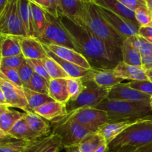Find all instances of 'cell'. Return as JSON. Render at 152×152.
I'll return each instance as SVG.
<instances>
[{"label": "cell", "mask_w": 152, "mask_h": 152, "mask_svg": "<svg viewBox=\"0 0 152 152\" xmlns=\"http://www.w3.org/2000/svg\"><path fill=\"white\" fill-rule=\"evenodd\" d=\"M0 35L28 37L19 13V0H9L0 13Z\"/></svg>", "instance_id": "7"}, {"label": "cell", "mask_w": 152, "mask_h": 152, "mask_svg": "<svg viewBox=\"0 0 152 152\" xmlns=\"http://www.w3.org/2000/svg\"><path fill=\"white\" fill-rule=\"evenodd\" d=\"M25 113L8 108L5 112L0 115V129L7 134L12 127L20 119L25 117Z\"/></svg>", "instance_id": "30"}, {"label": "cell", "mask_w": 152, "mask_h": 152, "mask_svg": "<svg viewBox=\"0 0 152 152\" xmlns=\"http://www.w3.org/2000/svg\"><path fill=\"white\" fill-rule=\"evenodd\" d=\"M122 61L128 65L142 68V60L141 53L129 39L124 40L121 47Z\"/></svg>", "instance_id": "25"}, {"label": "cell", "mask_w": 152, "mask_h": 152, "mask_svg": "<svg viewBox=\"0 0 152 152\" xmlns=\"http://www.w3.org/2000/svg\"><path fill=\"white\" fill-rule=\"evenodd\" d=\"M151 25H152V22H151Z\"/></svg>", "instance_id": "62"}, {"label": "cell", "mask_w": 152, "mask_h": 152, "mask_svg": "<svg viewBox=\"0 0 152 152\" xmlns=\"http://www.w3.org/2000/svg\"><path fill=\"white\" fill-rule=\"evenodd\" d=\"M150 106H151L152 109V96H151V98H150Z\"/></svg>", "instance_id": "60"}, {"label": "cell", "mask_w": 152, "mask_h": 152, "mask_svg": "<svg viewBox=\"0 0 152 152\" xmlns=\"http://www.w3.org/2000/svg\"><path fill=\"white\" fill-rule=\"evenodd\" d=\"M25 119L29 129L37 138L46 136L51 133L50 122L35 112L25 113Z\"/></svg>", "instance_id": "19"}, {"label": "cell", "mask_w": 152, "mask_h": 152, "mask_svg": "<svg viewBox=\"0 0 152 152\" xmlns=\"http://www.w3.org/2000/svg\"><path fill=\"white\" fill-rule=\"evenodd\" d=\"M140 152H152V143L142 146L141 148Z\"/></svg>", "instance_id": "52"}, {"label": "cell", "mask_w": 152, "mask_h": 152, "mask_svg": "<svg viewBox=\"0 0 152 152\" xmlns=\"http://www.w3.org/2000/svg\"><path fill=\"white\" fill-rule=\"evenodd\" d=\"M25 59V58L24 57L22 53L16 55V56L2 57L1 60V63H0V66H4L18 70Z\"/></svg>", "instance_id": "40"}, {"label": "cell", "mask_w": 152, "mask_h": 152, "mask_svg": "<svg viewBox=\"0 0 152 152\" xmlns=\"http://www.w3.org/2000/svg\"><path fill=\"white\" fill-rule=\"evenodd\" d=\"M95 108L105 111L109 117V122L142 118L152 114L150 100L126 101L105 99Z\"/></svg>", "instance_id": "3"}, {"label": "cell", "mask_w": 152, "mask_h": 152, "mask_svg": "<svg viewBox=\"0 0 152 152\" xmlns=\"http://www.w3.org/2000/svg\"><path fill=\"white\" fill-rule=\"evenodd\" d=\"M25 88L38 93L48 95L49 81L42 76L34 73L28 86Z\"/></svg>", "instance_id": "34"}, {"label": "cell", "mask_w": 152, "mask_h": 152, "mask_svg": "<svg viewBox=\"0 0 152 152\" xmlns=\"http://www.w3.org/2000/svg\"><path fill=\"white\" fill-rule=\"evenodd\" d=\"M43 46L45 49L48 56L51 58V59H53V60L56 61L71 78H83V77H86L91 70L85 69V68H82L79 65L68 62V61L56 56L54 53H53L51 50H49L45 45H43Z\"/></svg>", "instance_id": "23"}, {"label": "cell", "mask_w": 152, "mask_h": 152, "mask_svg": "<svg viewBox=\"0 0 152 152\" xmlns=\"http://www.w3.org/2000/svg\"><path fill=\"white\" fill-rule=\"evenodd\" d=\"M46 16L47 25L42 35L37 39L45 45L64 46L75 50L71 36L64 28L59 18L54 17L47 12Z\"/></svg>", "instance_id": "8"}, {"label": "cell", "mask_w": 152, "mask_h": 152, "mask_svg": "<svg viewBox=\"0 0 152 152\" xmlns=\"http://www.w3.org/2000/svg\"><path fill=\"white\" fill-rule=\"evenodd\" d=\"M8 108L9 107L6 106V105H0V115L4 112H5Z\"/></svg>", "instance_id": "55"}, {"label": "cell", "mask_w": 152, "mask_h": 152, "mask_svg": "<svg viewBox=\"0 0 152 152\" xmlns=\"http://www.w3.org/2000/svg\"><path fill=\"white\" fill-rule=\"evenodd\" d=\"M0 87L4 93L6 104L9 108H17L25 113L31 112L23 87L10 82L1 72Z\"/></svg>", "instance_id": "10"}, {"label": "cell", "mask_w": 152, "mask_h": 152, "mask_svg": "<svg viewBox=\"0 0 152 152\" xmlns=\"http://www.w3.org/2000/svg\"><path fill=\"white\" fill-rule=\"evenodd\" d=\"M27 61H28L30 66L32 68L34 73L42 76V77L45 78L48 81L51 80L50 77H49L48 74L47 73V71H46L42 59H27Z\"/></svg>", "instance_id": "42"}, {"label": "cell", "mask_w": 152, "mask_h": 152, "mask_svg": "<svg viewBox=\"0 0 152 152\" xmlns=\"http://www.w3.org/2000/svg\"><path fill=\"white\" fill-rule=\"evenodd\" d=\"M29 1L41 7L46 12H48V10L49 4L48 0H29Z\"/></svg>", "instance_id": "47"}, {"label": "cell", "mask_w": 152, "mask_h": 152, "mask_svg": "<svg viewBox=\"0 0 152 152\" xmlns=\"http://www.w3.org/2000/svg\"><path fill=\"white\" fill-rule=\"evenodd\" d=\"M61 13L71 19L76 24L81 23L83 2L80 0H59Z\"/></svg>", "instance_id": "24"}, {"label": "cell", "mask_w": 152, "mask_h": 152, "mask_svg": "<svg viewBox=\"0 0 152 152\" xmlns=\"http://www.w3.org/2000/svg\"><path fill=\"white\" fill-rule=\"evenodd\" d=\"M146 5L148 8L152 11V0H145Z\"/></svg>", "instance_id": "56"}, {"label": "cell", "mask_w": 152, "mask_h": 152, "mask_svg": "<svg viewBox=\"0 0 152 152\" xmlns=\"http://www.w3.org/2000/svg\"><path fill=\"white\" fill-rule=\"evenodd\" d=\"M42 61L45 68L46 71L48 74L50 79L69 78V76L62 69V67L56 61L53 60L50 57H49L48 56L47 57L44 58L43 59H42Z\"/></svg>", "instance_id": "32"}, {"label": "cell", "mask_w": 152, "mask_h": 152, "mask_svg": "<svg viewBox=\"0 0 152 152\" xmlns=\"http://www.w3.org/2000/svg\"><path fill=\"white\" fill-rule=\"evenodd\" d=\"M0 72L10 82L20 86V87H24L23 83H22V80L19 77L17 69L7 68V67L4 66H0Z\"/></svg>", "instance_id": "41"}, {"label": "cell", "mask_w": 152, "mask_h": 152, "mask_svg": "<svg viewBox=\"0 0 152 152\" xmlns=\"http://www.w3.org/2000/svg\"><path fill=\"white\" fill-rule=\"evenodd\" d=\"M32 140H17L0 147V152H25Z\"/></svg>", "instance_id": "37"}, {"label": "cell", "mask_w": 152, "mask_h": 152, "mask_svg": "<svg viewBox=\"0 0 152 152\" xmlns=\"http://www.w3.org/2000/svg\"><path fill=\"white\" fill-rule=\"evenodd\" d=\"M9 137V135L7 134L4 131H2L1 129H0V138H4V137Z\"/></svg>", "instance_id": "57"}, {"label": "cell", "mask_w": 152, "mask_h": 152, "mask_svg": "<svg viewBox=\"0 0 152 152\" xmlns=\"http://www.w3.org/2000/svg\"><path fill=\"white\" fill-rule=\"evenodd\" d=\"M62 148L60 137L51 132L31 141L25 152H59Z\"/></svg>", "instance_id": "14"}, {"label": "cell", "mask_w": 152, "mask_h": 152, "mask_svg": "<svg viewBox=\"0 0 152 152\" xmlns=\"http://www.w3.org/2000/svg\"><path fill=\"white\" fill-rule=\"evenodd\" d=\"M95 152H111V150H110L109 145L107 143L106 141L104 140L102 142V143L99 145V146L98 147L97 149L95 151Z\"/></svg>", "instance_id": "48"}, {"label": "cell", "mask_w": 152, "mask_h": 152, "mask_svg": "<svg viewBox=\"0 0 152 152\" xmlns=\"http://www.w3.org/2000/svg\"><path fill=\"white\" fill-rule=\"evenodd\" d=\"M92 3L112 11L113 13L122 16L126 20L140 26L135 19L134 11L126 7L118 0H92Z\"/></svg>", "instance_id": "20"}, {"label": "cell", "mask_w": 152, "mask_h": 152, "mask_svg": "<svg viewBox=\"0 0 152 152\" xmlns=\"http://www.w3.org/2000/svg\"><path fill=\"white\" fill-rule=\"evenodd\" d=\"M18 73H19V77H20L22 83H23L24 87H27L28 83L31 81L34 72L33 71L32 68L28 64L26 59L24 60V62H22L21 66L18 69Z\"/></svg>", "instance_id": "38"}, {"label": "cell", "mask_w": 152, "mask_h": 152, "mask_svg": "<svg viewBox=\"0 0 152 152\" xmlns=\"http://www.w3.org/2000/svg\"><path fill=\"white\" fill-rule=\"evenodd\" d=\"M49 4V8L47 13H50L56 18H59V14L61 13L60 4L59 0H48Z\"/></svg>", "instance_id": "44"}, {"label": "cell", "mask_w": 152, "mask_h": 152, "mask_svg": "<svg viewBox=\"0 0 152 152\" xmlns=\"http://www.w3.org/2000/svg\"><path fill=\"white\" fill-rule=\"evenodd\" d=\"M135 19L140 27L151 25L152 22V11L147 6H143L134 11Z\"/></svg>", "instance_id": "36"}, {"label": "cell", "mask_w": 152, "mask_h": 152, "mask_svg": "<svg viewBox=\"0 0 152 152\" xmlns=\"http://www.w3.org/2000/svg\"><path fill=\"white\" fill-rule=\"evenodd\" d=\"M138 34L152 44V25L140 27Z\"/></svg>", "instance_id": "45"}, {"label": "cell", "mask_w": 152, "mask_h": 152, "mask_svg": "<svg viewBox=\"0 0 152 152\" xmlns=\"http://www.w3.org/2000/svg\"><path fill=\"white\" fill-rule=\"evenodd\" d=\"M0 103H1V105H6V106H7V104H6V101H5V98H4V93H3L1 87H0Z\"/></svg>", "instance_id": "51"}, {"label": "cell", "mask_w": 152, "mask_h": 152, "mask_svg": "<svg viewBox=\"0 0 152 152\" xmlns=\"http://www.w3.org/2000/svg\"><path fill=\"white\" fill-rule=\"evenodd\" d=\"M89 77L98 86L104 88H111L120 84L123 80L116 77L113 69H93L89 73Z\"/></svg>", "instance_id": "21"}, {"label": "cell", "mask_w": 152, "mask_h": 152, "mask_svg": "<svg viewBox=\"0 0 152 152\" xmlns=\"http://www.w3.org/2000/svg\"><path fill=\"white\" fill-rule=\"evenodd\" d=\"M17 140L15 138L11 137H4V138H0V147L3 146L4 145H7V144L10 143V142H14V141Z\"/></svg>", "instance_id": "49"}, {"label": "cell", "mask_w": 152, "mask_h": 152, "mask_svg": "<svg viewBox=\"0 0 152 152\" xmlns=\"http://www.w3.org/2000/svg\"><path fill=\"white\" fill-rule=\"evenodd\" d=\"M151 96L132 88L128 83H121L110 88L107 99L126 101L150 100Z\"/></svg>", "instance_id": "13"}, {"label": "cell", "mask_w": 152, "mask_h": 152, "mask_svg": "<svg viewBox=\"0 0 152 152\" xmlns=\"http://www.w3.org/2000/svg\"><path fill=\"white\" fill-rule=\"evenodd\" d=\"M36 114L42 117L50 123H55L67 115L66 104L52 100L43 104L34 111Z\"/></svg>", "instance_id": "15"}, {"label": "cell", "mask_w": 152, "mask_h": 152, "mask_svg": "<svg viewBox=\"0 0 152 152\" xmlns=\"http://www.w3.org/2000/svg\"><path fill=\"white\" fill-rule=\"evenodd\" d=\"M19 13L28 37H34L32 14L29 0H19Z\"/></svg>", "instance_id": "27"}, {"label": "cell", "mask_w": 152, "mask_h": 152, "mask_svg": "<svg viewBox=\"0 0 152 152\" xmlns=\"http://www.w3.org/2000/svg\"><path fill=\"white\" fill-rule=\"evenodd\" d=\"M129 86L137 91L152 96V82L147 80H133L128 83Z\"/></svg>", "instance_id": "39"}, {"label": "cell", "mask_w": 152, "mask_h": 152, "mask_svg": "<svg viewBox=\"0 0 152 152\" xmlns=\"http://www.w3.org/2000/svg\"><path fill=\"white\" fill-rule=\"evenodd\" d=\"M32 14V24L34 28V37L39 38L44 31L47 25L46 11L37 4L30 1Z\"/></svg>", "instance_id": "26"}, {"label": "cell", "mask_w": 152, "mask_h": 152, "mask_svg": "<svg viewBox=\"0 0 152 152\" xmlns=\"http://www.w3.org/2000/svg\"><path fill=\"white\" fill-rule=\"evenodd\" d=\"M45 45L59 57L62 58L68 62H71V63L79 65L85 69H92L91 66L87 61V59L77 50L69 48L64 47V46L55 45Z\"/></svg>", "instance_id": "17"}, {"label": "cell", "mask_w": 152, "mask_h": 152, "mask_svg": "<svg viewBox=\"0 0 152 152\" xmlns=\"http://www.w3.org/2000/svg\"><path fill=\"white\" fill-rule=\"evenodd\" d=\"M68 90L70 95V100L76 99L83 92L85 86L83 78H71L67 79Z\"/></svg>", "instance_id": "35"}, {"label": "cell", "mask_w": 152, "mask_h": 152, "mask_svg": "<svg viewBox=\"0 0 152 152\" xmlns=\"http://www.w3.org/2000/svg\"><path fill=\"white\" fill-rule=\"evenodd\" d=\"M83 80L85 86L84 89L76 99L69 100L66 104L68 113L86 107L95 108L108 97L110 89L98 86L89 77V74L86 77H83Z\"/></svg>", "instance_id": "5"}, {"label": "cell", "mask_w": 152, "mask_h": 152, "mask_svg": "<svg viewBox=\"0 0 152 152\" xmlns=\"http://www.w3.org/2000/svg\"><path fill=\"white\" fill-rule=\"evenodd\" d=\"M145 73H146V75L147 77H148V80L151 82H152V68L148 70H146V71H145Z\"/></svg>", "instance_id": "54"}, {"label": "cell", "mask_w": 152, "mask_h": 152, "mask_svg": "<svg viewBox=\"0 0 152 152\" xmlns=\"http://www.w3.org/2000/svg\"><path fill=\"white\" fill-rule=\"evenodd\" d=\"M23 88L31 112H34L36 108L41 106L43 104L53 100L48 94H43L34 91L25 87H23Z\"/></svg>", "instance_id": "31"}, {"label": "cell", "mask_w": 152, "mask_h": 152, "mask_svg": "<svg viewBox=\"0 0 152 152\" xmlns=\"http://www.w3.org/2000/svg\"><path fill=\"white\" fill-rule=\"evenodd\" d=\"M3 39V36L0 35V63H1V58H2V56H1V42H2Z\"/></svg>", "instance_id": "58"}, {"label": "cell", "mask_w": 152, "mask_h": 152, "mask_svg": "<svg viewBox=\"0 0 152 152\" xmlns=\"http://www.w3.org/2000/svg\"><path fill=\"white\" fill-rule=\"evenodd\" d=\"M48 95L55 101L67 104L70 100L67 79H51L49 81Z\"/></svg>", "instance_id": "22"}, {"label": "cell", "mask_w": 152, "mask_h": 152, "mask_svg": "<svg viewBox=\"0 0 152 152\" xmlns=\"http://www.w3.org/2000/svg\"><path fill=\"white\" fill-rule=\"evenodd\" d=\"M109 47L121 51L124 39L105 20L93 3H83L81 23Z\"/></svg>", "instance_id": "2"}, {"label": "cell", "mask_w": 152, "mask_h": 152, "mask_svg": "<svg viewBox=\"0 0 152 152\" xmlns=\"http://www.w3.org/2000/svg\"><path fill=\"white\" fill-rule=\"evenodd\" d=\"M103 140L98 132H94L85 137L78 146L81 152H95Z\"/></svg>", "instance_id": "33"}, {"label": "cell", "mask_w": 152, "mask_h": 152, "mask_svg": "<svg viewBox=\"0 0 152 152\" xmlns=\"http://www.w3.org/2000/svg\"><path fill=\"white\" fill-rule=\"evenodd\" d=\"M7 134L16 140H34L37 139L34 134L31 132L26 123L25 117L19 120L12 127Z\"/></svg>", "instance_id": "29"}, {"label": "cell", "mask_w": 152, "mask_h": 152, "mask_svg": "<svg viewBox=\"0 0 152 152\" xmlns=\"http://www.w3.org/2000/svg\"><path fill=\"white\" fill-rule=\"evenodd\" d=\"M20 45L26 59H43L48 56L42 43L35 37H20Z\"/></svg>", "instance_id": "16"}, {"label": "cell", "mask_w": 152, "mask_h": 152, "mask_svg": "<svg viewBox=\"0 0 152 152\" xmlns=\"http://www.w3.org/2000/svg\"><path fill=\"white\" fill-rule=\"evenodd\" d=\"M142 147L122 146L111 150V152H140Z\"/></svg>", "instance_id": "46"}, {"label": "cell", "mask_w": 152, "mask_h": 152, "mask_svg": "<svg viewBox=\"0 0 152 152\" xmlns=\"http://www.w3.org/2000/svg\"><path fill=\"white\" fill-rule=\"evenodd\" d=\"M59 19L71 36L75 50L87 59L93 69H113L121 61V51L111 48L84 25L76 24L63 14H59Z\"/></svg>", "instance_id": "1"}, {"label": "cell", "mask_w": 152, "mask_h": 152, "mask_svg": "<svg viewBox=\"0 0 152 152\" xmlns=\"http://www.w3.org/2000/svg\"><path fill=\"white\" fill-rule=\"evenodd\" d=\"M145 117L142 118L130 119V120H118V121L108 122L102 125L97 132L103 137L108 144L112 142L119 135L126 132L128 129L133 126L134 125L142 121Z\"/></svg>", "instance_id": "12"}, {"label": "cell", "mask_w": 152, "mask_h": 152, "mask_svg": "<svg viewBox=\"0 0 152 152\" xmlns=\"http://www.w3.org/2000/svg\"><path fill=\"white\" fill-rule=\"evenodd\" d=\"M0 105H1V103H0Z\"/></svg>", "instance_id": "61"}, {"label": "cell", "mask_w": 152, "mask_h": 152, "mask_svg": "<svg viewBox=\"0 0 152 152\" xmlns=\"http://www.w3.org/2000/svg\"><path fill=\"white\" fill-rule=\"evenodd\" d=\"M51 125V132L60 137L63 148L79 145L85 137L94 133L77 122L65 118L61 119Z\"/></svg>", "instance_id": "6"}, {"label": "cell", "mask_w": 152, "mask_h": 152, "mask_svg": "<svg viewBox=\"0 0 152 152\" xmlns=\"http://www.w3.org/2000/svg\"><path fill=\"white\" fill-rule=\"evenodd\" d=\"M113 72L116 77L123 80H148L145 70L142 68L128 65L123 61H120L113 68Z\"/></svg>", "instance_id": "18"}, {"label": "cell", "mask_w": 152, "mask_h": 152, "mask_svg": "<svg viewBox=\"0 0 152 152\" xmlns=\"http://www.w3.org/2000/svg\"><path fill=\"white\" fill-rule=\"evenodd\" d=\"M94 4V3H93ZM96 10L105 20L123 37L124 39H129L134 35H137L139 32L140 27L134 25L132 22L126 20L122 16L113 13L112 11L107 10L104 7H99L95 4Z\"/></svg>", "instance_id": "11"}, {"label": "cell", "mask_w": 152, "mask_h": 152, "mask_svg": "<svg viewBox=\"0 0 152 152\" xmlns=\"http://www.w3.org/2000/svg\"><path fill=\"white\" fill-rule=\"evenodd\" d=\"M20 37L16 36H3L2 42H1L2 57L16 56L22 53Z\"/></svg>", "instance_id": "28"}, {"label": "cell", "mask_w": 152, "mask_h": 152, "mask_svg": "<svg viewBox=\"0 0 152 152\" xmlns=\"http://www.w3.org/2000/svg\"><path fill=\"white\" fill-rule=\"evenodd\" d=\"M118 1L126 7L134 11H135L139 7L147 6L146 3L143 0H118Z\"/></svg>", "instance_id": "43"}, {"label": "cell", "mask_w": 152, "mask_h": 152, "mask_svg": "<svg viewBox=\"0 0 152 152\" xmlns=\"http://www.w3.org/2000/svg\"><path fill=\"white\" fill-rule=\"evenodd\" d=\"M143 1H145V0H143Z\"/></svg>", "instance_id": "63"}, {"label": "cell", "mask_w": 152, "mask_h": 152, "mask_svg": "<svg viewBox=\"0 0 152 152\" xmlns=\"http://www.w3.org/2000/svg\"><path fill=\"white\" fill-rule=\"evenodd\" d=\"M152 143V114L134 125L108 144L110 150L122 146L142 147Z\"/></svg>", "instance_id": "4"}, {"label": "cell", "mask_w": 152, "mask_h": 152, "mask_svg": "<svg viewBox=\"0 0 152 152\" xmlns=\"http://www.w3.org/2000/svg\"><path fill=\"white\" fill-rule=\"evenodd\" d=\"M83 3H92V0H80Z\"/></svg>", "instance_id": "59"}, {"label": "cell", "mask_w": 152, "mask_h": 152, "mask_svg": "<svg viewBox=\"0 0 152 152\" xmlns=\"http://www.w3.org/2000/svg\"><path fill=\"white\" fill-rule=\"evenodd\" d=\"M63 118L73 120L94 132L109 122V117L105 111L93 107L78 108L68 113Z\"/></svg>", "instance_id": "9"}, {"label": "cell", "mask_w": 152, "mask_h": 152, "mask_svg": "<svg viewBox=\"0 0 152 152\" xmlns=\"http://www.w3.org/2000/svg\"><path fill=\"white\" fill-rule=\"evenodd\" d=\"M65 149L66 152H81L78 145H77V146L67 147V148H65Z\"/></svg>", "instance_id": "50"}, {"label": "cell", "mask_w": 152, "mask_h": 152, "mask_svg": "<svg viewBox=\"0 0 152 152\" xmlns=\"http://www.w3.org/2000/svg\"><path fill=\"white\" fill-rule=\"evenodd\" d=\"M8 1L9 0H0V13L4 9V7H5L6 4H7Z\"/></svg>", "instance_id": "53"}]
</instances>
